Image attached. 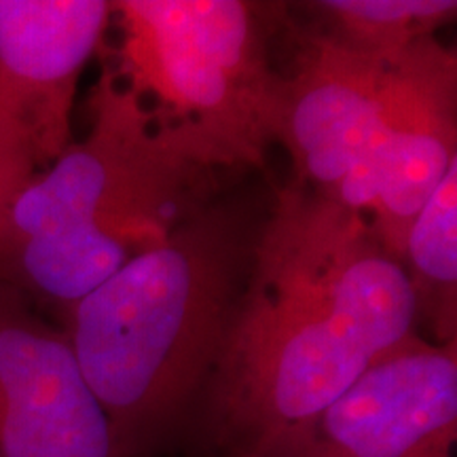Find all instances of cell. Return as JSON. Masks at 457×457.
Wrapping results in <instances>:
<instances>
[{
  "instance_id": "30bf717a",
  "label": "cell",
  "mask_w": 457,
  "mask_h": 457,
  "mask_svg": "<svg viewBox=\"0 0 457 457\" xmlns=\"http://www.w3.org/2000/svg\"><path fill=\"white\" fill-rule=\"evenodd\" d=\"M403 270L417 324H428L438 345L457 343V162L411 222Z\"/></svg>"
},
{
  "instance_id": "9c48e42d",
  "label": "cell",
  "mask_w": 457,
  "mask_h": 457,
  "mask_svg": "<svg viewBox=\"0 0 457 457\" xmlns=\"http://www.w3.org/2000/svg\"><path fill=\"white\" fill-rule=\"evenodd\" d=\"M457 162V55L436 37L387 62L367 220L403 265L411 222Z\"/></svg>"
},
{
  "instance_id": "52a82bcc",
  "label": "cell",
  "mask_w": 457,
  "mask_h": 457,
  "mask_svg": "<svg viewBox=\"0 0 457 457\" xmlns=\"http://www.w3.org/2000/svg\"><path fill=\"white\" fill-rule=\"evenodd\" d=\"M457 343L409 337L273 457H455Z\"/></svg>"
},
{
  "instance_id": "8992f818",
  "label": "cell",
  "mask_w": 457,
  "mask_h": 457,
  "mask_svg": "<svg viewBox=\"0 0 457 457\" xmlns=\"http://www.w3.org/2000/svg\"><path fill=\"white\" fill-rule=\"evenodd\" d=\"M390 60L322 32L307 34L276 89L273 142L290 155L296 185L364 216L373 199Z\"/></svg>"
},
{
  "instance_id": "5b68a950",
  "label": "cell",
  "mask_w": 457,
  "mask_h": 457,
  "mask_svg": "<svg viewBox=\"0 0 457 457\" xmlns=\"http://www.w3.org/2000/svg\"><path fill=\"white\" fill-rule=\"evenodd\" d=\"M111 17L106 0H0V219L72 145L79 81Z\"/></svg>"
},
{
  "instance_id": "277c9868",
  "label": "cell",
  "mask_w": 457,
  "mask_h": 457,
  "mask_svg": "<svg viewBox=\"0 0 457 457\" xmlns=\"http://www.w3.org/2000/svg\"><path fill=\"white\" fill-rule=\"evenodd\" d=\"M270 4L244 0H121L112 71L180 136L205 168L262 165L273 142L279 72Z\"/></svg>"
},
{
  "instance_id": "3957f363",
  "label": "cell",
  "mask_w": 457,
  "mask_h": 457,
  "mask_svg": "<svg viewBox=\"0 0 457 457\" xmlns=\"http://www.w3.org/2000/svg\"><path fill=\"white\" fill-rule=\"evenodd\" d=\"M253 242L199 210L64 313V335L125 453L145 451L210 381L242 296Z\"/></svg>"
},
{
  "instance_id": "7a4b0ae2",
  "label": "cell",
  "mask_w": 457,
  "mask_h": 457,
  "mask_svg": "<svg viewBox=\"0 0 457 457\" xmlns=\"http://www.w3.org/2000/svg\"><path fill=\"white\" fill-rule=\"evenodd\" d=\"M91 125L0 219V284L62 312L199 212L210 168L104 62Z\"/></svg>"
},
{
  "instance_id": "6da1fadb",
  "label": "cell",
  "mask_w": 457,
  "mask_h": 457,
  "mask_svg": "<svg viewBox=\"0 0 457 457\" xmlns=\"http://www.w3.org/2000/svg\"><path fill=\"white\" fill-rule=\"evenodd\" d=\"M417 335L407 273L367 216L279 191L210 384L233 457H273L375 360Z\"/></svg>"
},
{
  "instance_id": "ba28073f",
  "label": "cell",
  "mask_w": 457,
  "mask_h": 457,
  "mask_svg": "<svg viewBox=\"0 0 457 457\" xmlns=\"http://www.w3.org/2000/svg\"><path fill=\"white\" fill-rule=\"evenodd\" d=\"M0 457H128L64 330L0 284Z\"/></svg>"
},
{
  "instance_id": "8fae6325",
  "label": "cell",
  "mask_w": 457,
  "mask_h": 457,
  "mask_svg": "<svg viewBox=\"0 0 457 457\" xmlns=\"http://www.w3.org/2000/svg\"><path fill=\"white\" fill-rule=\"evenodd\" d=\"M303 7L328 26L322 34L381 60L434 37L457 13L453 0H324Z\"/></svg>"
}]
</instances>
